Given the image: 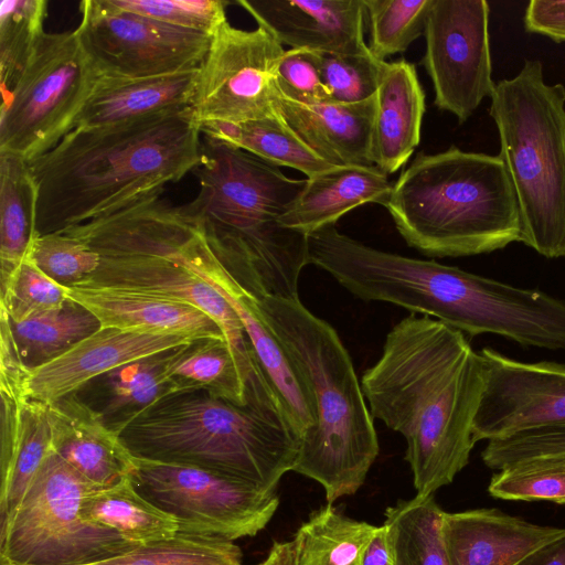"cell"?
<instances>
[{"instance_id":"6da1fadb","label":"cell","mask_w":565,"mask_h":565,"mask_svg":"<svg viewBox=\"0 0 565 565\" xmlns=\"http://www.w3.org/2000/svg\"><path fill=\"white\" fill-rule=\"evenodd\" d=\"M483 385V359L465 334L415 313L393 327L364 372L370 413L404 436L418 495L448 486L468 465Z\"/></svg>"},{"instance_id":"7a4b0ae2","label":"cell","mask_w":565,"mask_h":565,"mask_svg":"<svg viewBox=\"0 0 565 565\" xmlns=\"http://www.w3.org/2000/svg\"><path fill=\"white\" fill-rule=\"evenodd\" d=\"M191 107L98 127H76L29 161L36 185L38 235L62 233L162 192L200 160Z\"/></svg>"},{"instance_id":"3957f363","label":"cell","mask_w":565,"mask_h":565,"mask_svg":"<svg viewBox=\"0 0 565 565\" xmlns=\"http://www.w3.org/2000/svg\"><path fill=\"white\" fill-rule=\"evenodd\" d=\"M247 388L245 405L205 390L171 393L118 436L136 458L193 466L276 491L296 465L301 438L264 375Z\"/></svg>"},{"instance_id":"277c9868","label":"cell","mask_w":565,"mask_h":565,"mask_svg":"<svg viewBox=\"0 0 565 565\" xmlns=\"http://www.w3.org/2000/svg\"><path fill=\"white\" fill-rule=\"evenodd\" d=\"M202 136L200 160L191 172L200 189L182 204L184 211L203 226L213 250L243 286L297 298L300 273L309 264L308 235L279 218L306 179L288 178L273 163Z\"/></svg>"},{"instance_id":"5b68a950","label":"cell","mask_w":565,"mask_h":565,"mask_svg":"<svg viewBox=\"0 0 565 565\" xmlns=\"http://www.w3.org/2000/svg\"><path fill=\"white\" fill-rule=\"evenodd\" d=\"M263 319L310 387L316 422L300 441L292 471L316 480L328 503L354 494L379 455L373 417L337 331L299 298L263 295Z\"/></svg>"},{"instance_id":"8992f818","label":"cell","mask_w":565,"mask_h":565,"mask_svg":"<svg viewBox=\"0 0 565 565\" xmlns=\"http://www.w3.org/2000/svg\"><path fill=\"white\" fill-rule=\"evenodd\" d=\"M384 206L407 245L427 256L487 254L520 242L518 201L499 156L456 146L419 152Z\"/></svg>"},{"instance_id":"52a82bcc","label":"cell","mask_w":565,"mask_h":565,"mask_svg":"<svg viewBox=\"0 0 565 565\" xmlns=\"http://www.w3.org/2000/svg\"><path fill=\"white\" fill-rule=\"evenodd\" d=\"M489 115L499 158L512 182L520 242L547 258H565V87L544 81L543 64L526 60L494 85Z\"/></svg>"},{"instance_id":"ba28073f","label":"cell","mask_w":565,"mask_h":565,"mask_svg":"<svg viewBox=\"0 0 565 565\" xmlns=\"http://www.w3.org/2000/svg\"><path fill=\"white\" fill-rule=\"evenodd\" d=\"M97 488L51 449L17 509L0 523V562L83 565L137 547L83 516V500Z\"/></svg>"},{"instance_id":"9c48e42d","label":"cell","mask_w":565,"mask_h":565,"mask_svg":"<svg viewBox=\"0 0 565 565\" xmlns=\"http://www.w3.org/2000/svg\"><path fill=\"white\" fill-rule=\"evenodd\" d=\"M102 73L76 30L44 33L0 109V152L28 162L72 129Z\"/></svg>"},{"instance_id":"30bf717a","label":"cell","mask_w":565,"mask_h":565,"mask_svg":"<svg viewBox=\"0 0 565 565\" xmlns=\"http://www.w3.org/2000/svg\"><path fill=\"white\" fill-rule=\"evenodd\" d=\"M136 463V489L177 520L179 533L234 542L262 531L279 505L276 491L205 469L141 458Z\"/></svg>"},{"instance_id":"8fae6325","label":"cell","mask_w":565,"mask_h":565,"mask_svg":"<svg viewBox=\"0 0 565 565\" xmlns=\"http://www.w3.org/2000/svg\"><path fill=\"white\" fill-rule=\"evenodd\" d=\"M75 29L103 76L138 78L200 68L207 34L177 28L114 6L85 0Z\"/></svg>"},{"instance_id":"7c38bea8","label":"cell","mask_w":565,"mask_h":565,"mask_svg":"<svg viewBox=\"0 0 565 565\" xmlns=\"http://www.w3.org/2000/svg\"><path fill=\"white\" fill-rule=\"evenodd\" d=\"M257 25L243 30L226 21L212 35L190 106L199 125L277 114L274 74L285 50L268 29Z\"/></svg>"},{"instance_id":"4fadbf2b","label":"cell","mask_w":565,"mask_h":565,"mask_svg":"<svg viewBox=\"0 0 565 565\" xmlns=\"http://www.w3.org/2000/svg\"><path fill=\"white\" fill-rule=\"evenodd\" d=\"M488 22L486 0H433L427 15L422 64L433 83L435 106L459 124L494 89Z\"/></svg>"},{"instance_id":"5bb4252c","label":"cell","mask_w":565,"mask_h":565,"mask_svg":"<svg viewBox=\"0 0 565 565\" xmlns=\"http://www.w3.org/2000/svg\"><path fill=\"white\" fill-rule=\"evenodd\" d=\"M479 353L484 385L472 425L475 443L565 424L564 364L520 362L490 348Z\"/></svg>"},{"instance_id":"9a60e30c","label":"cell","mask_w":565,"mask_h":565,"mask_svg":"<svg viewBox=\"0 0 565 565\" xmlns=\"http://www.w3.org/2000/svg\"><path fill=\"white\" fill-rule=\"evenodd\" d=\"M169 258L183 264L210 284L235 311L263 374L301 438L316 422L312 394L302 372L263 319L258 298L225 267L204 232L189 237L169 254Z\"/></svg>"},{"instance_id":"2e32d148","label":"cell","mask_w":565,"mask_h":565,"mask_svg":"<svg viewBox=\"0 0 565 565\" xmlns=\"http://www.w3.org/2000/svg\"><path fill=\"white\" fill-rule=\"evenodd\" d=\"M86 280L103 287L131 289L196 307L223 330L248 383L260 370L244 327L228 302L190 268L166 256L143 252H105Z\"/></svg>"},{"instance_id":"e0dca14e","label":"cell","mask_w":565,"mask_h":565,"mask_svg":"<svg viewBox=\"0 0 565 565\" xmlns=\"http://www.w3.org/2000/svg\"><path fill=\"white\" fill-rule=\"evenodd\" d=\"M192 341L194 339L183 335L100 328L56 359L30 370L26 396L53 404L113 369Z\"/></svg>"},{"instance_id":"ac0fdd59","label":"cell","mask_w":565,"mask_h":565,"mask_svg":"<svg viewBox=\"0 0 565 565\" xmlns=\"http://www.w3.org/2000/svg\"><path fill=\"white\" fill-rule=\"evenodd\" d=\"M257 22L290 49L364 54L363 0H239Z\"/></svg>"},{"instance_id":"d6986e66","label":"cell","mask_w":565,"mask_h":565,"mask_svg":"<svg viewBox=\"0 0 565 565\" xmlns=\"http://www.w3.org/2000/svg\"><path fill=\"white\" fill-rule=\"evenodd\" d=\"M449 565H516L534 551L565 537V527L537 525L498 509L445 512Z\"/></svg>"},{"instance_id":"ffe728a7","label":"cell","mask_w":565,"mask_h":565,"mask_svg":"<svg viewBox=\"0 0 565 565\" xmlns=\"http://www.w3.org/2000/svg\"><path fill=\"white\" fill-rule=\"evenodd\" d=\"M65 290L70 299L95 315L102 328L183 335L194 340L225 339L213 318L185 302L126 288L87 284H76Z\"/></svg>"},{"instance_id":"44dd1931","label":"cell","mask_w":565,"mask_h":565,"mask_svg":"<svg viewBox=\"0 0 565 565\" xmlns=\"http://www.w3.org/2000/svg\"><path fill=\"white\" fill-rule=\"evenodd\" d=\"M275 108L296 135L330 166H374L371 141L375 95L355 104L309 105L278 92Z\"/></svg>"},{"instance_id":"7402d4cb","label":"cell","mask_w":565,"mask_h":565,"mask_svg":"<svg viewBox=\"0 0 565 565\" xmlns=\"http://www.w3.org/2000/svg\"><path fill=\"white\" fill-rule=\"evenodd\" d=\"M52 449L96 487H108L136 471V458L75 394L49 404Z\"/></svg>"},{"instance_id":"603a6c76","label":"cell","mask_w":565,"mask_h":565,"mask_svg":"<svg viewBox=\"0 0 565 565\" xmlns=\"http://www.w3.org/2000/svg\"><path fill=\"white\" fill-rule=\"evenodd\" d=\"M425 109L415 65L405 58L384 62L375 93L371 154L385 174L402 168L419 145Z\"/></svg>"},{"instance_id":"cb8c5ba5","label":"cell","mask_w":565,"mask_h":565,"mask_svg":"<svg viewBox=\"0 0 565 565\" xmlns=\"http://www.w3.org/2000/svg\"><path fill=\"white\" fill-rule=\"evenodd\" d=\"M393 184L375 166H332L313 177L279 218L289 228L310 234L367 203L385 205Z\"/></svg>"},{"instance_id":"d4e9b609","label":"cell","mask_w":565,"mask_h":565,"mask_svg":"<svg viewBox=\"0 0 565 565\" xmlns=\"http://www.w3.org/2000/svg\"><path fill=\"white\" fill-rule=\"evenodd\" d=\"M199 68L120 78L102 76L75 127H98L136 120L191 106Z\"/></svg>"},{"instance_id":"484cf974","label":"cell","mask_w":565,"mask_h":565,"mask_svg":"<svg viewBox=\"0 0 565 565\" xmlns=\"http://www.w3.org/2000/svg\"><path fill=\"white\" fill-rule=\"evenodd\" d=\"M175 349L113 369L74 394L118 434L127 423L159 399L178 392L167 372Z\"/></svg>"},{"instance_id":"4316f807","label":"cell","mask_w":565,"mask_h":565,"mask_svg":"<svg viewBox=\"0 0 565 565\" xmlns=\"http://www.w3.org/2000/svg\"><path fill=\"white\" fill-rule=\"evenodd\" d=\"M36 200L28 161L0 152V294L9 288L38 235Z\"/></svg>"},{"instance_id":"83f0119b","label":"cell","mask_w":565,"mask_h":565,"mask_svg":"<svg viewBox=\"0 0 565 565\" xmlns=\"http://www.w3.org/2000/svg\"><path fill=\"white\" fill-rule=\"evenodd\" d=\"M82 514L136 546L170 540L179 533L177 520L141 495L131 476L90 491L83 500Z\"/></svg>"},{"instance_id":"f1b7e54d","label":"cell","mask_w":565,"mask_h":565,"mask_svg":"<svg viewBox=\"0 0 565 565\" xmlns=\"http://www.w3.org/2000/svg\"><path fill=\"white\" fill-rule=\"evenodd\" d=\"M201 134L241 148L277 167L302 172L307 178L332 167L319 158L277 113L244 122L207 121Z\"/></svg>"},{"instance_id":"f546056e","label":"cell","mask_w":565,"mask_h":565,"mask_svg":"<svg viewBox=\"0 0 565 565\" xmlns=\"http://www.w3.org/2000/svg\"><path fill=\"white\" fill-rule=\"evenodd\" d=\"M167 372L178 391L205 390L237 405L248 402L247 382L225 339H198L177 348Z\"/></svg>"},{"instance_id":"4dcf8cb0","label":"cell","mask_w":565,"mask_h":565,"mask_svg":"<svg viewBox=\"0 0 565 565\" xmlns=\"http://www.w3.org/2000/svg\"><path fill=\"white\" fill-rule=\"evenodd\" d=\"M444 515L434 494H416L388 507L383 526L394 565H449Z\"/></svg>"},{"instance_id":"1f68e13d","label":"cell","mask_w":565,"mask_h":565,"mask_svg":"<svg viewBox=\"0 0 565 565\" xmlns=\"http://www.w3.org/2000/svg\"><path fill=\"white\" fill-rule=\"evenodd\" d=\"M376 529L327 503L310 514L291 541L294 565H361L363 550Z\"/></svg>"},{"instance_id":"d6a6232c","label":"cell","mask_w":565,"mask_h":565,"mask_svg":"<svg viewBox=\"0 0 565 565\" xmlns=\"http://www.w3.org/2000/svg\"><path fill=\"white\" fill-rule=\"evenodd\" d=\"M10 326L17 349L28 370L56 359L102 328L94 313L70 298L57 310L20 322L10 320Z\"/></svg>"},{"instance_id":"836d02e7","label":"cell","mask_w":565,"mask_h":565,"mask_svg":"<svg viewBox=\"0 0 565 565\" xmlns=\"http://www.w3.org/2000/svg\"><path fill=\"white\" fill-rule=\"evenodd\" d=\"M52 420L49 404L28 397L13 449L0 463V523L19 505L43 460L52 449Z\"/></svg>"},{"instance_id":"e575fe53","label":"cell","mask_w":565,"mask_h":565,"mask_svg":"<svg viewBox=\"0 0 565 565\" xmlns=\"http://www.w3.org/2000/svg\"><path fill=\"white\" fill-rule=\"evenodd\" d=\"M0 565H11L1 563ZM83 565H244L233 541L178 533L166 541L139 545L121 554Z\"/></svg>"},{"instance_id":"d590c367","label":"cell","mask_w":565,"mask_h":565,"mask_svg":"<svg viewBox=\"0 0 565 565\" xmlns=\"http://www.w3.org/2000/svg\"><path fill=\"white\" fill-rule=\"evenodd\" d=\"M45 0H3L0 4L1 95L7 97L44 31Z\"/></svg>"},{"instance_id":"8d00e7d4","label":"cell","mask_w":565,"mask_h":565,"mask_svg":"<svg viewBox=\"0 0 565 565\" xmlns=\"http://www.w3.org/2000/svg\"><path fill=\"white\" fill-rule=\"evenodd\" d=\"M370 53L379 61L404 53L424 35L433 0H363Z\"/></svg>"},{"instance_id":"74e56055","label":"cell","mask_w":565,"mask_h":565,"mask_svg":"<svg viewBox=\"0 0 565 565\" xmlns=\"http://www.w3.org/2000/svg\"><path fill=\"white\" fill-rule=\"evenodd\" d=\"M488 491L503 500L565 504V454L512 462L492 476Z\"/></svg>"},{"instance_id":"f35d334b","label":"cell","mask_w":565,"mask_h":565,"mask_svg":"<svg viewBox=\"0 0 565 565\" xmlns=\"http://www.w3.org/2000/svg\"><path fill=\"white\" fill-rule=\"evenodd\" d=\"M28 257L64 287L88 279L102 260L85 241L64 232L36 235Z\"/></svg>"},{"instance_id":"ab89813d","label":"cell","mask_w":565,"mask_h":565,"mask_svg":"<svg viewBox=\"0 0 565 565\" xmlns=\"http://www.w3.org/2000/svg\"><path fill=\"white\" fill-rule=\"evenodd\" d=\"M319 61L329 102L341 104H355L373 97L385 62L376 60L370 52L319 53Z\"/></svg>"},{"instance_id":"60d3db41","label":"cell","mask_w":565,"mask_h":565,"mask_svg":"<svg viewBox=\"0 0 565 565\" xmlns=\"http://www.w3.org/2000/svg\"><path fill=\"white\" fill-rule=\"evenodd\" d=\"M68 300L65 287L44 274L28 256L9 288L0 294V308L12 322L57 310Z\"/></svg>"},{"instance_id":"b9f144b4","label":"cell","mask_w":565,"mask_h":565,"mask_svg":"<svg viewBox=\"0 0 565 565\" xmlns=\"http://www.w3.org/2000/svg\"><path fill=\"white\" fill-rule=\"evenodd\" d=\"M129 12L212 36L224 24L227 1L222 0H110Z\"/></svg>"},{"instance_id":"7bdbcfd3","label":"cell","mask_w":565,"mask_h":565,"mask_svg":"<svg viewBox=\"0 0 565 565\" xmlns=\"http://www.w3.org/2000/svg\"><path fill=\"white\" fill-rule=\"evenodd\" d=\"M274 79L278 92L294 102L309 105L329 102L318 52L285 51L275 68Z\"/></svg>"},{"instance_id":"ee69618b","label":"cell","mask_w":565,"mask_h":565,"mask_svg":"<svg viewBox=\"0 0 565 565\" xmlns=\"http://www.w3.org/2000/svg\"><path fill=\"white\" fill-rule=\"evenodd\" d=\"M524 29L565 43V0H532L524 14Z\"/></svg>"},{"instance_id":"f6af8a7d","label":"cell","mask_w":565,"mask_h":565,"mask_svg":"<svg viewBox=\"0 0 565 565\" xmlns=\"http://www.w3.org/2000/svg\"><path fill=\"white\" fill-rule=\"evenodd\" d=\"M361 565H394L384 526H377L363 550Z\"/></svg>"},{"instance_id":"bcb514c9","label":"cell","mask_w":565,"mask_h":565,"mask_svg":"<svg viewBox=\"0 0 565 565\" xmlns=\"http://www.w3.org/2000/svg\"><path fill=\"white\" fill-rule=\"evenodd\" d=\"M516 565H565V537L534 551Z\"/></svg>"},{"instance_id":"7dc6e473","label":"cell","mask_w":565,"mask_h":565,"mask_svg":"<svg viewBox=\"0 0 565 565\" xmlns=\"http://www.w3.org/2000/svg\"><path fill=\"white\" fill-rule=\"evenodd\" d=\"M256 565H294L292 542L274 541L266 558Z\"/></svg>"}]
</instances>
